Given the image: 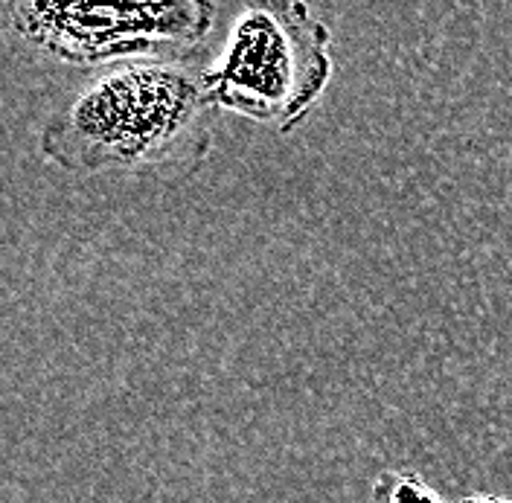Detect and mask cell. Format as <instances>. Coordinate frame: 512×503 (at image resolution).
Here are the masks:
<instances>
[{
    "label": "cell",
    "instance_id": "cell-1",
    "mask_svg": "<svg viewBox=\"0 0 512 503\" xmlns=\"http://www.w3.org/2000/svg\"><path fill=\"white\" fill-rule=\"evenodd\" d=\"M219 108L210 70L178 59L114 64L41 131V155L73 175L192 172Z\"/></svg>",
    "mask_w": 512,
    "mask_h": 503
},
{
    "label": "cell",
    "instance_id": "cell-3",
    "mask_svg": "<svg viewBox=\"0 0 512 503\" xmlns=\"http://www.w3.org/2000/svg\"><path fill=\"white\" fill-rule=\"evenodd\" d=\"M3 6L32 50L73 67L178 59L216 21L213 0H3Z\"/></svg>",
    "mask_w": 512,
    "mask_h": 503
},
{
    "label": "cell",
    "instance_id": "cell-2",
    "mask_svg": "<svg viewBox=\"0 0 512 503\" xmlns=\"http://www.w3.org/2000/svg\"><path fill=\"white\" fill-rule=\"evenodd\" d=\"M329 47V27L306 0H254L210 67L219 108L280 134L294 131L329 88Z\"/></svg>",
    "mask_w": 512,
    "mask_h": 503
},
{
    "label": "cell",
    "instance_id": "cell-4",
    "mask_svg": "<svg viewBox=\"0 0 512 503\" xmlns=\"http://www.w3.org/2000/svg\"><path fill=\"white\" fill-rule=\"evenodd\" d=\"M387 480H390V486H384V480H379V486H376L379 503H437L434 495L428 492V486L416 477L387 474Z\"/></svg>",
    "mask_w": 512,
    "mask_h": 503
}]
</instances>
